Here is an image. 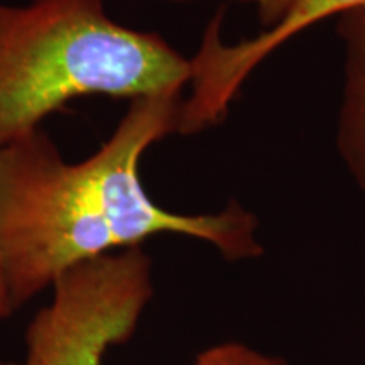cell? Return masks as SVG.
<instances>
[{"instance_id":"1","label":"cell","mask_w":365,"mask_h":365,"mask_svg":"<svg viewBox=\"0 0 365 365\" xmlns=\"http://www.w3.org/2000/svg\"><path fill=\"white\" fill-rule=\"evenodd\" d=\"M181 103V93L130 100L110 139L76 164L41 129L0 148V276L14 308L68 269L154 235L207 242L232 262L261 257L259 220L242 205L185 215L159 207L144 190L143 154L178 134Z\"/></svg>"},{"instance_id":"2","label":"cell","mask_w":365,"mask_h":365,"mask_svg":"<svg viewBox=\"0 0 365 365\" xmlns=\"http://www.w3.org/2000/svg\"><path fill=\"white\" fill-rule=\"evenodd\" d=\"M190 59L163 36L113 21L105 0H0V148L73 98L181 93Z\"/></svg>"},{"instance_id":"3","label":"cell","mask_w":365,"mask_h":365,"mask_svg":"<svg viewBox=\"0 0 365 365\" xmlns=\"http://www.w3.org/2000/svg\"><path fill=\"white\" fill-rule=\"evenodd\" d=\"M53 291L27 328L22 365H103L153 298V262L143 247L118 250L68 269Z\"/></svg>"},{"instance_id":"4","label":"cell","mask_w":365,"mask_h":365,"mask_svg":"<svg viewBox=\"0 0 365 365\" xmlns=\"http://www.w3.org/2000/svg\"><path fill=\"white\" fill-rule=\"evenodd\" d=\"M360 6H365V0H299L271 29L232 44L223 41L220 26H208L202 46L193 56L196 91L212 107L228 108L252 71L281 46L309 27Z\"/></svg>"},{"instance_id":"5","label":"cell","mask_w":365,"mask_h":365,"mask_svg":"<svg viewBox=\"0 0 365 365\" xmlns=\"http://www.w3.org/2000/svg\"><path fill=\"white\" fill-rule=\"evenodd\" d=\"M335 19L344 46L336 149L355 185L365 193V6L350 9Z\"/></svg>"},{"instance_id":"6","label":"cell","mask_w":365,"mask_h":365,"mask_svg":"<svg viewBox=\"0 0 365 365\" xmlns=\"http://www.w3.org/2000/svg\"><path fill=\"white\" fill-rule=\"evenodd\" d=\"M193 365H287L284 360L266 355L244 344L227 341L203 350Z\"/></svg>"},{"instance_id":"7","label":"cell","mask_w":365,"mask_h":365,"mask_svg":"<svg viewBox=\"0 0 365 365\" xmlns=\"http://www.w3.org/2000/svg\"><path fill=\"white\" fill-rule=\"evenodd\" d=\"M237 2L252 7L262 31H266L284 19L299 0H237Z\"/></svg>"},{"instance_id":"8","label":"cell","mask_w":365,"mask_h":365,"mask_svg":"<svg viewBox=\"0 0 365 365\" xmlns=\"http://www.w3.org/2000/svg\"><path fill=\"white\" fill-rule=\"evenodd\" d=\"M14 312H16V308H14L11 296H9L6 282H4L2 276H0V318H7Z\"/></svg>"},{"instance_id":"9","label":"cell","mask_w":365,"mask_h":365,"mask_svg":"<svg viewBox=\"0 0 365 365\" xmlns=\"http://www.w3.org/2000/svg\"><path fill=\"white\" fill-rule=\"evenodd\" d=\"M168 2H178V4H182V2H191V0H168Z\"/></svg>"},{"instance_id":"10","label":"cell","mask_w":365,"mask_h":365,"mask_svg":"<svg viewBox=\"0 0 365 365\" xmlns=\"http://www.w3.org/2000/svg\"><path fill=\"white\" fill-rule=\"evenodd\" d=\"M0 365H17V364H9V362H0Z\"/></svg>"}]
</instances>
